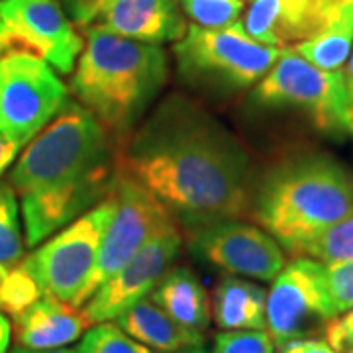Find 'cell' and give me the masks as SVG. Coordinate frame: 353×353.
<instances>
[{
	"mask_svg": "<svg viewBox=\"0 0 353 353\" xmlns=\"http://www.w3.org/2000/svg\"><path fill=\"white\" fill-rule=\"evenodd\" d=\"M336 318L326 285V267L310 257H296L283 267L267 292L265 328L275 345L312 338Z\"/></svg>",
	"mask_w": 353,
	"mask_h": 353,
	"instance_id": "30bf717a",
	"label": "cell"
},
{
	"mask_svg": "<svg viewBox=\"0 0 353 353\" xmlns=\"http://www.w3.org/2000/svg\"><path fill=\"white\" fill-rule=\"evenodd\" d=\"M8 267H0V279H2V275H4V271H6Z\"/></svg>",
	"mask_w": 353,
	"mask_h": 353,
	"instance_id": "ab89813d",
	"label": "cell"
},
{
	"mask_svg": "<svg viewBox=\"0 0 353 353\" xmlns=\"http://www.w3.org/2000/svg\"><path fill=\"white\" fill-rule=\"evenodd\" d=\"M189 243L206 263L232 275L275 281L285 267L281 243L269 232L243 220H218L189 228Z\"/></svg>",
	"mask_w": 353,
	"mask_h": 353,
	"instance_id": "7c38bea8",
	"label": "cell"
},
{
	"mask_svg": "<svg viewBox=\"0 0 353 353\" xmlns=\"http://www.w3.org/2000/svg\"><path fill=\"white\" fill-rule=\"evenodd\" d=\"M326 285L336 316L353 308V261L326 263Z\"/></svg>",
	"mask_w": 353,
	"mask_h": 353,
	"instance_id": "83f0119b",
	"label": "cell"
},
{
	"mask_svg": "<svg viewBox=\"0 0 353 353\" xmlns=\"http://www.w3.org/2000/svg\"><path fill=\"white\" fill-rule=\"evenodd\" d=\"M14 338L18 347L46 352L77 341L88 330L90 320L83 308L43 294L38 303L14 316Z\"/></svg>",
	"mask_w": 353,
	"mask_h": 353,
	"instance_id": "e0dca14e",
	"label": "cell"
},
{
	"mask_svg": "<svg viewBox=\"0 0 353 353\" xmlns=\"http://www.w3.org/2000/svg\"><path fill=\"white\" fill-rule=\"evenodd\" d=\"M283 50L253 39L241 22L214 30L192 24L173 46L179 77L214 97H232L259 83Z\"/></svg>",
	"mask_w": 353,
	"mask_h": 353,
	"instance_id": "5b68a950",
	"label": "cell"
},
{
	"mask_svg": "<svg viewBox=\"0 0 353 353\" xmlns=\"http://www.w3.org/2000/svg\"><path fill=\"white\" fill-rule=\"evenodd\" d=\"M116 208L112 190L94 208L59 230L24 259L43 294L81 308V296Z\"/></svg>",
	"mask_w": 353,
	"mask_h": 353,
	"instance_id": "8992f818",
	"label": "cell"
},
{
	"mask_svg": "<svg viewBox=\"0 0 353 353\" xmlns=\"http://www.w3.org/2000/svg\"><path fill=\"white\" fill-rule=\"evenodd\" d=\"M341 6L340 0H253L241 24L265 46L287 48L326 28Z\"/></svg>",
	"mask_w": 353,
	"mask_h": 353,
	"instance_id": "2e32d148",
	"label": "cell"
},
{
	"mask_svg": "<svg viewBox=\"0 0 353 353\" xmlns=\"http://www.w3.org/2000/svg\"><path fill=\"white\" fill-rule=\"evenodd\" d=\"M112 194L116 201L114 216L102 236L99 257L83 290L81 306L148 241L165 230L176 226V220L165 208L163 202L157 201L150 190L120 169L116 173Z\"/></svg>",
	"mask_w": 353,
	"mask_h": 353,
	"instance_id": "9c48e42d",
	"label": "cell"
},
{
	"mask_svg": "<svg viewBox=\"0 0 353 353\" xmlns=\"http://www.w3.org/2000/svg\"><path fill=\"white\" fill-rule=\"evenodd\" d=\"M10 353H77L75 350H63V347H59V350H46V352H34V350H24V347H16Z\"/></svg>",
	"mask_w": 353,
	"mask_h": 353,
	"instance_id": "836d02e7",
	"label": "cell"
},
{
	"mask_svg": "<svg viewBox=\"0 0 353 353\" xmlns=\"http://www.w3.org/2000/svg\"><path fill=\"white\" fill-rule=\"evenodd\" d=\"M292 50L318 69L341 71L353 50V6L343 4L326 28L296 43Z\"/></svg>",
	"mask_w": 353,
	"mask_h": 353,
	"instance_id": "44dd1931",
	"label": "cell"
},
{
	"mask_svg": "<svg viewBox=\"0 0 353 353\" xmlns=\"http://www.w3.org/2000/svg\"><path fill=\"white\" fill-rule=\"evenodd\" d=\"M114 141L85 106L67 101L18 157L6 181L20 196L63 187L114 163L118 159Z\"/></svg>",
	"mask_w": 353,
	"mask_h": 353,
	"instance_id": "277c9868",
	"label": "cell"
},
{
	"mask_svg": "<svg viewBox=\"0 0 353 353\" xmlns=\"http://www.w3.org/2000/svg\"><path fill=\"white\" fill-rule=\"evenodd\" d=\"M183 10L201 28H228L240 22L243 0H181Z\"/></svg>",
	"mask_w": 353,
	"mask_h": 353,
	"instance_id": "484cf974",
	"label": "cell"
},
{
	"mask_svg": "<svg viewBox=\"0 0 353 353\" xmlns=\"http://www.w3.org/2000/svg\"><path fill=\"white\" fill-rule=\"evenodd\" d=\"M347 83L341 71H324L285 48L277 63L257 83L252 104L257 108H290L304 112L324 132H343Z\"/></svg>",
	"mask_w": 353,
	"mask_h": 353,
	"instance_id": "52a82bcc",
	"label": "cell"
},
{
	"mask_svg": "<svg viewBox=\"0 0 353 353\" xmlns=\"http://www.w3.org/2000/svg\"><path fill=\"white\" fill-rule=\"evenodd\" d=\"M24 257L20 212L16 192L8 181H0V267L18 265Z\"/></svg>",
	"mask_w": 353,
	"mask_h": 353,
	"instance_id": "cb8c5ba5",
	"label": "cell"
},
{
	"mask_svg": "<svg viewBox=\"0 0 353 353\" xmlns=\"http://www.w3.org/2000/svg\"><path fill=\"white\" fill-rule=\"evenodd\" d=\"M294 255L310 257L320 263L353 261V212L303 243Z\"/></svg>",
	"mask_w": 353,
	"mask_h": 353,
	"instance_id": "7402d4cb",
	"label": "cell"
},
{
	"mask_svg": "<svg viewBox=\"0 0 353 353\" xmlns=\"http://www.w3.org/2000/svg\"><path fill=\"white\" fill-rule=\"evenodd\" d=\"M65 6L71 22L83 30L99 26L152 46L176 41L187 32L176 0H92L88 4Z\"/></svg>",
	"mask_w": 353,
	"mask_h": 353,
	"instance_id": "5bb4252c",
	"label": "cell"
},
{
	"mask_svg": "<svg viewBox=\"0 0 353 353\" xmlns=\"http://www.w3.org/2000/svg\"><path fill=\"white\" fill-rule=\"evenodd\" d=\"M343 132L353 136V92L347 90V102H345V110H343V120H341Z\"/></svg>",
	"mask_w": 353,
	"mask_h": 353,
	"instance_id": "d6a6232c",
	"label": "cell"
},
{
	"mask_svg": "<svg viewBox=\"0 0 353 353\" xmlns=\"http://www.w3.org/2000/svg\"><path fill=\"white\" fill-rule=\"evenodd\" d=\"M92 0H65V4H88Z\"/></svg>",
	"mask_w": 353,
	"mask_h": 353,
	"instance_id": "8d00e7d4",
	"label": "cell"
},
{
	"mask_svg": "<svg viewBox=\"0 0 353 353\" xmlns=\"http://www.w3.org/2000/svg\"><path fill=\"white\" fill-rule=\"evenodd\" d=\"M345 83H347V90H352L353 92V50L352 55H350V63H347V69H345Z\"/></svg>",
	"mask_w": 353,
	"mask_h": 353,
	"instance_id": "e575fe53",
	"label": "cell"
},
{
	"mask_svg": "<svg viewBox=\"0 0 353 353\" xmlns=\"http://www.w3.org/2000/svg\"><path fill=\"white\" fill-rule=\"evenodd\" d=\"M116 173L118 159L114 163L102 165L69 185L22 196L26 243L30 248H36L59 230L75 222L79 216L94 208L110 194Z\"/></svg>",
	"mask_w": 353,
	"mask_h": 353,
	"instance_id": "9a60e30c",
	"label": "cell"
},
{
	"mask_svg": "<svg viewBox=\"0 0 353 353\" xmlns=\"http://www.w3.org/2000/svg\"><path fill=\"white\" fill-rule=\"evenodd\" d=\"M267 292L263 287L245 279L226 275L218 281L212 299L216 326L230 330H263Z\"/></svg>",
	"mask_w": 353,
	"mask_h": 353,
	"instance_id": "ffe728a7",
	"label": "cell"
},
{
	"mask_svg": "<svg viewBox=\"0 0 353 353\" xmlns=\"http://www.w3.org/2000/svg\"><path fill=\"white\" fill-rule=\"evenodd\" d=\"M150 299L187 328L204 332L210 324L212 304L208 292L189 267H171L152 290Z\"/></svg>",
	"mask_w": 353,
	"mask_h": 353,
	"instance_id": "d6986e66",
	"label": "cell"
},
{
	"mask_svg": "<svg viewBox=\"0 0 353 353\" xmlns=\"http://www.w3.org/2000/svg\"><path fill=\"white\" fill-rule=\"evenodd\" d=\"M0 20L6 30L4 53H32L61 75L75 69L85 50L81 34L57 0H0Z\"/></svg>",
	"mask_w": 353,
	"mask_h": 353,
	"instance_id": "8fae6325",
	"label": "cell"
},
{
	"mask_svg": "<svg viewBox=\"0 0 353 353\" xmlns=\"http://www.w3.org/2000/svg\"><path fill=\"white\" fill-rule=\"evenodd\" d=\"M12 338V324L6 316L0 312V353H8Z\"/></svg>",
	"mask_w": 353,
	"mask_h": 353,
	"instance_id": "1f68e13d",
	"label": "cell"
},
{
	"mask_svg": "<svg viewBox=\"0 0 353 353\" xmlns=\"http://www.w3.org/2000/svg\"><path fill=\"white\" fill-rule=\"evenodd\" d=\"M118 326L134 340L161 353H176L201 347L204 332L190 330L175 322L152 299H143L116 318Z\"/></svg>",
	"mask_w": 353,
	"mask_h": 353,
	"instance_id": "ac0fdd59",
	"label": "cell"
},
{
	"mask_svg": "<svg viewBox=\"0 0 353 353\" xmlns=\"http://www.w3.org/2000/svg\"><path fill=\"white\" fill-rule=\"evenodd\" d=\"M183 353H206L202 347H190V350H185Z\"/></svg>",
	"mask_w": 353,
	"mask_h": 353,
	"instance_id": "74e56055",
	"label": "cell"
},
{
	"mask_svg": "<svg viewBox=\"0 0 353 353\" xmlns=\"http://www.w3.org/2000/svg\"><path fill=\"white\" fill-rule=\"evenodd\" d=\"M324 338L336 352L353 353V308L330 320Z\"/></svg>",
	"mask_w": 353,
	"mask_h": 353,
	"instance_id": "f1b7e54d",
	"label": "cell"
},
{
	"mask_svg": "<svg viewBox=\"0 0 353 353\" xmlns=\"http://www.w3.org/2000/svg\"><path fill=\"white\" fill-rule=\"evenodd\" d=\"M73 69L71 92L118 143L136 130L163 90L169 65L159 46L90 26Z\"/></svg>",
	"mask_w": 353,
	"mask_h": 353,
	"instance_id": "7a4b0ae2",
	"label": "cell"
},
{
	"mask_svg": "<svg viewBox=\"0 0 353 353\" xmlns=\"http://www.w3.org/2000/svg\"><path fill=\"white\" fill-rule=\"evenodd\" d=\"M77 353H153L148 345L128 336L118 324L101 322L83 334Z\"/></svg>",
	"mask_w": 353,
	"mask_h": 353,
	"instance_id": "d4e9b609",
	"label": "cell"
},
{
	"mask_svg": "<svg viewBox=\"0 0 353 353\" xmlns=\"http://www.w3.org/2000/svg\"><path fill=\"white\" fill-rule=\"evenodd\" d=\"M340 4H350V6H353V0H340Z\"/></svg>",
	"mask_w": 353,
	"mask_h": 353,
	"instance_id": "f35d334b",
	"label": "cell"
},
{
	"mask_svg": "<svg viewBox=\"0 0 353 353\" xmlns=\"http://www.w3.org/2000/svg\"><path fill=\"white\" fill-rule=\"evenodd\" d=\"M41 296L43 290L39 287L38 279L28 269L24 259L4 271L0 279V310L8 312L14 318L22 314L34 303H38Z\"/></svg>",
	"mask_w": 353,
	"mask_h": 353,
	"instance_id": "603a6c76",
	"label": "cell"
},
{
	"mask_svg": "<svg viewBox=\"0 0 353 353\" xmlns=\"http://www.w3.org/2000/svg\"><path fill=\"white\" fill-rule=\"evenodd\" d=\"M118 169L189 228L252 210V159L222 122L181 94L167 97L118 145Z\"/></svg>",
	"mask_w": 353,
	"mask_h": 353,
	"instance_id": "6da1fadb",
	"label": "cell"
},
{
	"mask_svg": "<svg viewBox=\"0 0 353 353\" xmlns=\"http://www.w3.org/2000/svg\"><path fill=\"white\" fill-rule=\"evenodd\" d=\"M4 39H6V30H4L2 20H0V57H2V53H4Z\"/></svg>",
	"mask_w": 353,
	"mask_h": 353,
	"instance_id": "d590c367",
	"label": "cell"
},
{
	"mask_svg": "<svg viewBox=\"0 0 353 353\" xmlns=\"http://www.w3.org/2000/svg\"><path fill=\"white\" fill-rule=\"evenodd\" d=\"M183 238L176 226L148 241L116 275L97 290L83 308L90 324L110 322L148 299L181 252Z\"/></svg>",
	"mask_w": 353,
	"mask_h": 353,
	"instance_id": "4fadbf2b",
	"label": "cell"
},
{
	"mask_svg": "<svg viewBox=\"0 0 353 353\" xmlns=\"http://www.w3.org/2000/svg\"><path fill=\"white\" fill-rule=\"evenodd\" d=\"M18 150H20V145H18L16 141L0 136V176H2V173L12 165V161L16 159V155H18Z\"/></svg>",
	"mask_w": 353,
	"mask_h": 353,
	"instance_id": "4dcf8cb0",
	"label": "cell"
},
{
	"mask_svg": "<svg viewBox=\"0 0 353 353\" xmlns=\"http://www.w3.org/2000/svg\"><path fill=\"white\" fill-rule=\"evenodd\" d=\"M214 353H275V341L265 330H230L214 338Z\"/></svg>",
	"mask_w": 353,
	"mask_h": 353,
	"instance_id": "4316f807",
	"label": "cell"
},
{
	"mask_svg": "<svg viewBox=\"0 0 353 353\" xmlns=\"http://www.w3.org/2000/svg\"><path fill=\"white\" fill-rule=\"evenodd\" d=\"M279 353H340L336 352L326 340L318 338H301V340H290L287 343L277 345Z\"/></svg>",
	"mask_w": 353,
	"mask_h": 353,
	"instance_id": "f546056e",
	"label": "cell"
},
{
	"mask_svg": "<svg viewBox=\"0 0 353 353\" xmlns=\"http://www.w3.org/2000/svg\"><path fill=\"white\" fill-rule=\"evenodd\" d=\"M67 102V87L53 67L26 51L0 57V136L20 148L36 138Z\"/></svg>",
	"mask_w": 353,
	"mask_h": 353,
	"instance_id": "ba28073f",
	"label": "cell"
},
{
	"mask_svg": "<svg viewBox=\"0 0 353 353\" xmlns=\"http://www.w3.org/2000/svg\"><path fill=\"white\" fill-rule=\"evenodd\" d=\"M353 212V176L324 153L294 155L255 183L250 216L289 253Z\"/></svg>",
	"mask_w": 353,
	"mask_h": 353,
	"instance_id": "3957f363",
	"label": "cell"
}]
</instances>
